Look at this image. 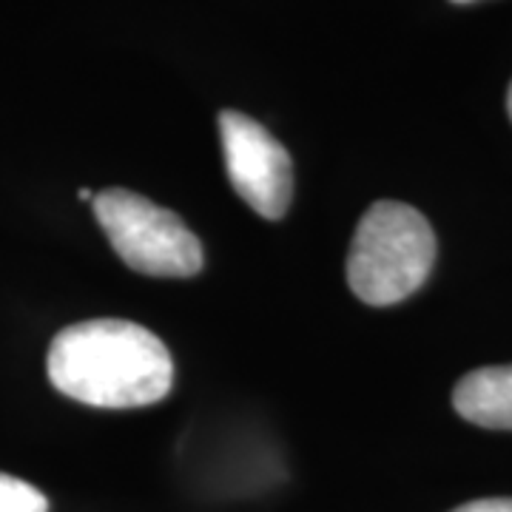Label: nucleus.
<instances>
[{"label": "nucleus", "instance_id": "nucleus-6", "mask_svg": "<svg viewBox=\"0 0 512 512\" xmlns=\"http://www.w3.org/2000/svg\"><path fill=\"white\" fill-rule=\"evenodd\" d=\"M0 512H49V501L29 481L0 473Z\"/></svg>", "mask_w": 512, "mask_h": 512}, {"label": "nucleus", "instance_id": "nucleus-1", "mask_svg": "<svg viewBox=\"0 0 512 512\" xmlns=\"http://www.w3.org/2000/svg\"><path fill=\"white\" fill-rule=\"evenodd\" d=\"M46 370L63 396L106 410L160 402L174 382V362L160 336L126 319H89L60 330Z\"/></svg>", "mask_w": 512, "mask_h": 512}, {"label": "nucleus", "instance_id": "nucleus-9", "mask_svg": "<svg viewBox=\"0 0 512 512\" xmlns=\"http://www.w3.org/2000/svg\"><path fill=\"white\" fill-rule=\"evenodd\" d=\"M507 111H510V120H512V83H510V92H507Z\"/></svg>", "mask_w": 512, "mask_h": 512}, {"label": "nucleus", "instance_id": "nucleus-5", "mask_svg": "<svg viewBox=\"0 0 512 512\" xmlns=\"http://www.w3.org/2000/svg\"><path fill=\"white\" fill-rule=\"evenodd\" d=\"M458 416L490 430H512V365L478 367L453 390Z\"/></svg>", "mask_w": 512, "mask_h": 512}, {"label": "nucleus", "instance_id": "nucleus-7", "mask_svg": "<svg viewBox=\"0 0 512 512\" xmlns=\"http://www.w3.org/2000/svg\"><path fill=\"white\" fill-rule=\"evenodd\" d=\"M453 512H512V498H481V501L461 504Z\"/></svg>", "mask_w": 512, "mask_h": 512}, {"label": "nucleus", "instance_id": "nucleus-8", "mask_svg": "<svg viewBox=\"0 0 512 512\" xmlns=\"http://www.w3.org/2000/svg\"><path fill=\"white\" fill-rule=\"evenodd\" d=\"M80 200L94 202V191H89V188H80Z\"/></svg>", "mask_w": 512, "mask_h": 512}, {"label": "nucleus", "instance_id": "nucleus-3", "mask_svg": "<svg viewBox=\"0 0 512 512\" xmlns=\"http://www.w3.org/2000/svg\"><path fill=\"white\" fill-rule=\"evenodd\" d=\"M94 217L131 271L185 279L202 271V245L174 211L128 188L94 194Z\"/></svg>", "mask_w": 512, "mask_h": 512}, {"label": "nucleus", "instance_id": "nucleus-4", "mask_svg": "<svg viewBox=\"0 0 512 512\" xmlns=\"http://www.w3.org/2000/svg\"><path fill=\"white\" fill-rule=\"evenodd\" d=\"M220 137L234 191L259 217L282 220L293 194L291 154L268 128L242 111H222Z\"/></svg>", "mask_w": 512, "mask_h": 512}, {"label": "nucleus", "instance_id": "nucleus-10", "mask_svg": "<svg viewBox=\"0 0 512 512\" xmlns=\"http://www.w3.org/2000/svg\"><path fill=\"white\" fill-rule=\"evenodd\" d=\"M453 3H476V0H453Z\"/></svg>", "mask_w": 512, "mask_h": 512}, {"label": "nucleus", "instance_id": "nucleus-2", "mask_svg": "<svg viewBox=\"0 0 512 512\" xmlns=\"http://www.w3.org/2000/svg\"><path fill=\"white\" fill-rule=\"evenodd\" d=\"M433 262L436 234L427 217L404 202H376L350 242L348 285L365 305L387 308L419 291Z\"/></svg>", "mask_w": 512, "mask_h": 512}]
</instances>
